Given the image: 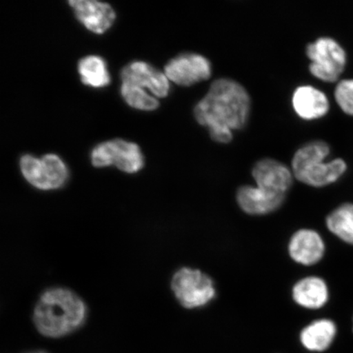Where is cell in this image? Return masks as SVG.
Instances as JSON below:
<instances>
[{
    "label": "cell",
    "mask_w": 353,
    "mask_h": 353,
    "mask_svg": "<svg viewBox=\"0 0 353 353\" xmlns=\"http://www.w3.org/2000/svg\"><path fill=\"white\" fill-rule=\"evenodd\" d=\"M248 92L232 79L220 78L211 83L208 92L194 108V116L201 125L209 130L211 139L229 143L232 130L246 125L250 112Z\"/></svg>",
    "instance_id": "obj_1"
},
{
    "label": "cell",
    "mask_w": 353,
    "mask_h": 353,
    "mask_svg": "<svg viewBox=\"0 0 353 353\" xmlns=\"http://www.w3.org/2000/svg\"><path fill=\"white\" fill-rule=\"evenodd\" d=\"M86 307L72 291L50 289L42 294L34 311V322L39 332L48 338H60L83 325Z\"/></svg>",
    "instance_id": "obj_2"
},
{
    "label": "cell",
    "mask_w": 353,
    "mask_h": 353,
    "mask_svg": "<svg viewBox=\"0 0 353 353\" xmlns=\"http://www.w3.org/2000/svg\"><path fill=\"white\" fill-rule=\"evenodd\" d=\"M330 153V145L324 141L316 140L303 145L293 157L295 178L313 188H324L336 183L345 174L347 165L341 158L325 161Z\"/></svg>",
    "instance_id": "obj_3"
},
{
    "label": "cell",
    "mask_w": 353,
    "mask_h": 353,
    "mask_svg": "<svg viewBox=\"0 0 353 353\" xmlns=\"http://www.w3.org/2000/svg\"><path fill=\"white\" fill-rule=\"evenodd\" d=\"M306 54L311 61L310 72L322 81L336 82L345 70L347 52L333 38L321 37L308 43Z\"/></svg>",
    "instance_id": "obj_4"
},
{
    "label": "cell",
    "mask_w": 353,
    "mask_h": 353,
    "mask_svg": "<svg viewBox=\"0 0 353 353\" xmlns=\"http://www.w3.org/2000/svg\"><path fill=\"white\" fill-rule=\"evenodd\" d=\"M171 287L181 305L188 309L204 307L216 295L213 280L197 269L181 268L173 276Z\"/></svg>",
    "instance_id": "obj_5"
},
{
    "label": "cell",
    "mask_w": 353,
    "mask_h": 353,
    "mask_svg": "<svg viewBox=\"0 0 353 353\" xmlns=\"http://www.w3.org/2000/svg\"><path fill=\"white\" fill-rule=\"evenodd\" d=\"M20 167L28 182L41 190L59 189L68 179V168L56 154H46L41 159L26 154L21 159Z\"/></svg>",
    "instance_id": "obj_6"
},
{
    "label": "cell",
    "mask_w": 353,
    "mask_h": 353,
    "mask_svg": "<svg viewBox=\"0 0 353 353\" xmlns=\"http://www.w3.org/2000/svg\"><path fill=\"white\" fill-rule=\"evenodd\" d=\"M92 163L95 167L116 165L128 174H134L143 169V154L138 145L116 139L101 143L92 150Z\"/></svg>",
    "instance_id": "obj_7"
},
{
    "label": "cell",
    "mask_w": 353,
    "mask_h": 353,
    "mask_svg": "<svg viewBox=\"0 0 353 353\" xmlns=\"http://www.w3.org/2000/svg\"><path fill=\"white\" fill-rule=\"evenodd\" d=\"M165 70L168 79L176 85L192 86L211 77L212 65L205 56L188 52L171 59Z\"/></svg>",
    "instance_id": "obj_8"
},
{
    "label": "cell",
    "mask_w": 353,
    "mask_h": 353,
    "mask_svg": "<svg viewBox=\"0 0 353 353\" xmlns=\"http://www.w3.org/2000/svg\"><path fill=\"white\" fill-rule=\"evenodd\" d=\"M252 175L257 187L285 195L293 183V172L274 159L265 158L256 163Z\"/></svg>",
    "instance_id": "obj_9"
},
{
    "label": "cell",
    "mask_w": 353,
    "mask_h": 353,
    "mask_svg": "<svg viewBox=\"0 0 353 353\" xmlns=\"http://www.w3.org/2000/svg\"><path fill=\"white\" fill-rule=\"evenodd\" d=\"M121 79L123 83L148 88L159 98H165L170 92V82L166 74L143 61H134L125 66L122 70Z\"/></svg>",
    "instance_id": "obj_10"
},
{
    "label": "cell",
    "mask_w": 353,
    "mask_h": 353,
    "mask_svg": "<svg viewBox=\"0 0 353 353\" xmlns=\"http://www.w3.org/2000/svg\"><path fill=\"white\" fill-rule=\"evenodd\" d=\"M69 3L78 20L96 34L107 32L116 19V12L108 3L94 0H70Z\"/></svg>",
    "instance_id": "obj_11"
},
{
    "label": "cell",
    "mask_w": 353,
    "mask_h": 353,
    "mask_svg": "<svg viewBox=\"0 0 353 353\" xmlns=\"http://www.w3.org/2000/svg\"><path fill=\"white\" fill-rule=\"evenodd\" d=\"M289 254L294 262L312 266L319 263L325 254V241L312 229H301L290 241Z\"/></svg>",
    "instance_id": "obj_12"
},
{
    "label": "cell",
    "mask_w": 353,
    "mask_h": 353,
    "mask_svg": "<svg viewBox=\"0 0 353 353\" xmlns=\"http://www.w3.org/2000/svg\"><path fill=\"white\" fill-rule=\"evenodd\" d=\"M285 199V194L268 192L257 186H243L236 192L238 205L251 215L270 214L280 208Z\"/></svg>",
    "instance_id": "obj_13"
},
{
    "label": "cell",
    "mask_w": 353,
    "mask_h": 353,
    "mask_svg": "<svg viewBox=\"0 0 353 353\" xmlns=\"http://www.w3.org/2000/svg\"><path fill=\"white\" fill-rule=\"evenodd\" d=\"M294 112L306 121L316 120L329 112L330 101L325 92L311 85L299 86L294 92Z\"/></svg>",
    "instance_id": "obj_14"
},
{
    "label": "cell",
    "mask_w": 353,
    "mask_h": 353,
    "mask_svg": "<svg viewBox=\"0 0 353 353\" xmlns=\"http://www.w3.org/2000/svg\"><path fill=\"white\" fill-rule=\"evenodd\" d=\"M294 302L308 309H319L328 303L330 291L327 283L319 276H308L300 280L292 290Z\"/></svg>",
    "instance_id": "obj_15"
},
{
    "label": "cell",
    "mask_w": 353,
    "mask_h": 353,
    "mask_svg": "<svg viewBox=\"0 0 353 353\" xmlns=\"http://www.w3.org/2000/svg\"><path fill=\"white\" fill-rule=\"evenodd\" d=\"M337 334V326L330 319L313 321L302 331L300 339L307 350L322 352L332 344Z\"/></svg>",
    "instance_id": "obj_16"
},
{
    "label": "cell",
    "mask_w": 353,
    "mask_h": 353,
    "mask_svg": "<svg viewBox=\"0 0 353 353\" xmlns=\"http://www.w3.org/2000/svg\"><path fill=\"white\" fill-rule=\"evenodd\" d=\"M326 227L339 240L353 246V203L345 202L326 217Z\"/></svg>",
    "instance_id": "obj_17"
},
{
    "label": "cell",
    "mask_w": 353,
    "mask_h": 353,
    "mask_svg": "<svg viewBox=\"0 0 353 353\" xmlns=\"http://www.w3.org/2000/svg\"><path fill=\"white\" fill-rule=\"evenodd\" d=\"M79 72L86 85L101 88L108 85L110 81L107 65L98 56H88L79 61Z\"/></svg>",
    "instance_id": "obj_18"
},
{
    "label": "cell",
    "mask_w": 353,
    "mask_h": 353,
    "mask_svg": "<svg viewBox=\"0 0 353 353\" xmlns=\"http://www.w3.org/2000/svg\"><path fill=\"white\" fill-rule=\"evenodd\" d=\"M121 94L126 103L132 108L143 110H153L159 107V101L145 92L142 88L123 83Z\"/></svg>",
    "instance_id": "obj_19"
},
{
    "label": "cell",
    "mask_w": 353,
    "mask_h": 353,
    "mask_svg": "<svg viewBox=\"0 0 353 353\" xmlns=\"http://www.w3.org/2000/svg\"><path fill=\"white\" fill-rule=\"evenodd\" d=\"M334 99L344 113L353 117V78L339 81L334 90Z\"/></svg>",
    "instance_id": "obj_20"
},
{
    "label": "cell",
    "mask_w": 353,
    "mask_h": 353,
    "mask_svg": "<svg viewBox=\"0 0 353 353\" xmlns=\"http://www.w3.org/2000/svg\"><path fill=\"white\" fill-rule=\"evenodd\" d=\"M33 353H46V352H33Z\"/></svg>",
    "instance_id": "obj_21"
},
{
    "label": "cell",
    "mask_w": 353,
    "mask_h": 353,
    "mask_svg": "<svg viewBox=\"0 0 353 353\" xmlns=\"http://www.w3.org/2000/svg\"><path fill=\"white\" fill-rule=\"evenodd\" d=\"M352 322H353V320H352ZM352 330H353V326H352Z\"/></svg>",
    "instance_id": "obj_22"
}]
</instances>
